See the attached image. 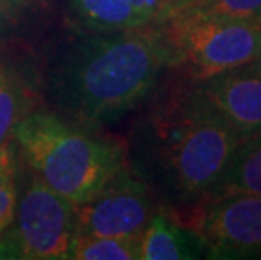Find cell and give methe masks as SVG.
I'll return each instance as SVG.
<instances>
[{
  "label": "cell",
  "instance_id": "6da1fadb",
  "mask_svg": "<svg viewBox=\"0 0 261 260\" xmlns=\"http://www.w3.org/2000/svg\"><path fill=\"white\" fill-rule=\"evenodd\" d=\"M37 59L42 108L93 129L137 112L170 68L157 24L112 32L63 26Z\"/></svg>",
  "mask_w": 261,
  "mask_h": 260
},
{
  "label": "cell",
  "instance_id": "7a4b0ae2",
  "mask_svg": "<svg viewBox=\"0 0 261 260\" xmlns=\"http://www.w3.org/2000/svg\"><path fill=\"white\" fill-rule=\"evenodd\" d=\"M138 110L125 135L130 169L165 211L205 200L243 137L207 100L199 81L170 68Z\"/></svg>",
  "mask_w": 261,
  "mask_h": 260
},
{
  "label": "cell",
  "instance_id": "3957f363",
  "mask_svg": "<svg viewBox=\"0 0 261 260\" xmlns=\"http://www.w3.org/2000/svg\"><path fill=\"white\" fill-rule=\"evenodd\" d=\"M12 139L19 157L74 206L128 164L125 135L76 124L46 108L22 119Z\"/></svg>",
  "mask_w": 261,
  "mask_h": 260
},
{
  "label": "cell",
  "instance_id": "277c9868",
  "mask_svg": "<svg viewBox=\"0 0 261 260\" xmlns=\"http://www.w3.org/2000/svg\"><path fill=\"white\" fill-rule=\"evenodd\" d=\"M157 26L167 44L170 69L194 81L209 80L261 58V20L180 7Z\"/></svg>",
  "mask_w": 261,
  "mask_h": 260
},
{
  "label": "cell",
  "instance_id": "5b68a950",
  "mask_svg": "<svg viewBox=\"0 0 261 260\" xmlns=\"http://www.w3.org/2000/svg\"><path fill=\"white\" fill-rule=\"evenodd\" d=\"M73 237L74 204L19 157L17 204L12 223L0 233V258H69Z\"/></svg>",
  "mask_w": 261,
  "mask_h": 260
},
{
  "label": "cell",
  "instance_id": "8992f818",
  "mask_svg": "<svg viewBox=\"0 0 261 260\" xmlns=\"http://www.w3.org/2000/svg\"><path fill=\"white\" fill-rule=\"evenodd\" d=\"M165 213L194 231L209 257H261V195L211 196L191 208Z\"/></svg>",
  "mask_w": 261,
  "mask_h": 260
},
{
  "label": "cell",
  "instance_id": "52a82bcc",
  "mask_svg": "<svg viewBox=\"0 0 261 260\" xmlns=\"http://www.w3.org/2000/svg\"><path fill=\"white\" fill-rule=\"evenodd\" d=\"M160 208L155 193L126 164L90 200L74 206V235H140Z\"/></svg>",
  "mask_w": 261,
  "mask_h": 260
},
{
  "label": "cell",
  "instance_id": "ba28073f",
  "mask_svg": "<svg viewBox=\"0 0 261 260\" xmlns=\"http://www.w3.org/2000/svg\"><path fill=\"white\" fill-rule=\"evenodd\" d=\"M42 108L37 53L14 39L0 42V144L12 140L17 124Z\"/></svg>",
  "mask_w": 261,
  "mask_h": 260
},
{
  "label": "cell",
  "instance_id": "9c48e42d",
  "mask_svg": "<svg viewBox=\"0 0 261 260\" xmlns=\"http://www.w3.org/2000/svg\"><path fill=\"white\" fill-rule=\"evenodd\" d=\"M199 86L241 137L261 132V59L199 81Z\"/></svg>",
  "mask_w": 261,
  "mask_h": 260
},
{
  "label": "cell",
  "instance_id": "30bf717a",
  "mask_svg": "<svg viewBox=\"0 0 261 260\" xmlns=\"http://www.w3.org/2000/svg\"><path fill=\"white\" fill-rule=\"evenodd\" d=\"M205 252L199 237L162 208L148 221L140 237V260L197 258Z\"/></svg>",
  "mask_w": 261,
  "mask_h": 260
},
{
  "label": "cell",
  "instance_id": "8fae6325",
  "mask_svg": "<svg viewBox=\"0 0 261 260\" xmlns=\"http://www.w3.org/2000/svg\"><path fill=\"white\" fill-rule=\"evenodd\" d=\"M63 20L73 29L96 32L142 27L130 0H64Z\"/></svg>",
  "mask_w": 261,
  "mask_h": 260
},
{
  "label": "cell",
  "instance_id": "7c38bea8",
  "mask_svg": "<svg viewBox=\"0 0 261 260\" xmlns=\"http://www.w3.org/2000/svg\"><path fill=\"white\" fill-rule=\"evenodd\" d=\"M246 193L261 195V132L243 137L211 196Z\"/></svg>",
  "mask_w": 261,
  "mask_h": 260
},
{
  "label": "cell",
  "instance_id": "4fadbf2b",
  "mask_svg": "<svg viewBox=\"0 0 261 260\" xmlns=\"http://www.w3.org/2000/svg\"><path fill=\"white\" fill-rule=\"evenodd\" d=\"M140 235H74L69 248L73 260H140Z\"/></svg>",
  "mask_w": 261,
  "mask_h": 260
},
{
  "label": "cell",
  "instance_id": "5bb4252c",
  "mask_svg": "<svg viewBox=\"0 0 261 260\" xmlns=\"http://www.w3.org/2000/svg\"><path fill=\"white\" fill-rule=\"evenodd\" d=\"M19 154L14 139L0 144V233L12 223L17 204Z\"/></svg>",
  "mask_w": 261,
  "mask_h": 260
},
{
  "label": "cell",
  "instance_id": "9a60e30c",
  "mask_svg": "<svg viewBox=\"0 0 261 260\" xmlns=\"http://www.w3.org/2000/svg\"><path fill=\"white\" fill-rule=\"evenodd\" d=\"M186 7L232 19L261 20V0H196Z\"/></svg>",
  "mask_w": 261,
  "mask_h": 260
},
{
  "label": "cell",
  "instance_id": "2e32d148",
  "mask_svg": "<svg viewBox=\"0 0 261 260\" xmlns=\"http://www.w3.org/2000/svg\"><path fill=\"white\" fill-rule=\"evenodd\" d=\"M130 4L142 26L159 24L172 12L167 0H130Z\"/></svg>",
  "mask_w": 261,
  "mask_h": 260
},
{
  "label": "cell",
  "instance_id": "e0dca14e",
  "mask_svg": "<svg viewBox=\"0 0 261 260\" xmlns=\"http://www.w3.org/2000/svg\"><path fill=\"white\" fill-rule=\"evenodd\" d=\"M27 0H0V42L9 41L19 26Z\"/></svg>",
  "mask_w": 261,
  "mask_h": 260
},
{
  "label": "cell",
  "instance_id": "ac0fdd59",
  "mask_svg": "<svg viewBox=\"0 0 261 260\" xmlns=\"http://www.w3.org/2000/svg\"><path fill=\"white\" fill-rule=\"evenodd\" d=\"M167 2L170 4L172 10H175V9H180V7H186V5L196 2V0H167Z\"/></svg>",
  "mask_w": 261,
  "mask_h": 260
},
{
  "label": "cell",
  "instance_id": "d6986e66",
  "mask_svg": "<svg viewBox=\"0 0 261 260\" xmlns=\"http://www.w3.org/2000/svg\"><path fill=\"white\" fill-rule=\"evenodd\" d=\"M259 59H261V58H259Z\"/></svg>",
  "mask_w": 261,
  "mask_h": 260
}]
</instances>
